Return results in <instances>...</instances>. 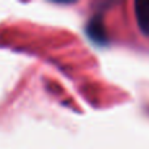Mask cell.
Wrapping results in <instances>:
<instances>
[{
	"mask_svg": "<svg viewBox=\"0 0 149 149\" xmlns=\"http://www.w3.org/2000/svg\"><path fill=\"white\" fill-rule=\"evenodd\" d=\"M135 16L141 33L149 36V1L135 3Z\"/></svg>",
	"mask_w": 149,
	"mask_h": 149,
	"instance_id": "6da1fadb",
	"label": "cell"
},
{
	"mask_svg": "<svg viewBox=\"0 0 149 149\" xmlns=\"http://www.w3.org/2000/svg\"><path fill=\"white\" fill-rule=\"evenodd\" d=\"M86 33L90 38L97 43H103L106 41V33H105V28H103L102 20L98 17H93L90 18L89 24L86 26Z\"/></svg>",
	"mask_w": 149,
	"mask_h": 149,
	"instance_id": "7a4b0ae2",
	"label": "cell"
}]
</instances>
